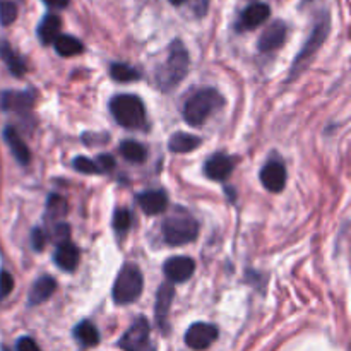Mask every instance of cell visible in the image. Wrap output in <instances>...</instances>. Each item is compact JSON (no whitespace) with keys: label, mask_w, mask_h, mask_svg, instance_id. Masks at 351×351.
I'll return each instance as SVG.
<instances>
[{"label":"cell","mask_w":351,"mask_h":351,"mask_svg":"<svg viewBox=\"0 0 351 351\" xmlns=\"http://www.w3.org/2000/svg\"><path fill=\"white\" fill-rule=\"evenodd\" d=\"M223 105H225V99L216 89L204 88L185 101L182 115L189 125L201 127L211 117V113L221 108Z\"/></svg>","instance_id":"obj_1"},{"label":"cell","mask_w":351,"mask_h":351,"mask_svg":"<svg viewBox=\"0 0 351 351\" xmlns=\"http://www.w3.org/2000/svg\"><path fill=\"white\" fill-rule=\"evenodd\" d=\"M189 71V53L182 41H173L170 45V51H168V58L163 64V67L158 71L156 81L161 91L168 93L173 88H177L184 77L187 75Z\"/></svg>","instance_id":"obj_2"},{"label":"cell","mask_w":351,"mask_h":351,"mask_svg":"<svg viewBox=\"0 0 351 351\" xmlns=\"http://www.w3.org/2000/svg\"><path fill=\"white\" fill-rule=\"evenodd\" d=\"M110 112L115 122L125 129H143L146 125V108L136 95H117L110 101Z\"/></svg>","instance_id":"obj_3"},{"label":"cell","mask_w":351,"mask_h":351,"mask_svg":"<svg viewBox=\"0 0 351 351\" xmlns=\"http://www.w3.org/2000/svg\"><path fill=\"white\" fill-rule=\"evenodd\" d=\"M161 232H163V239L168 245L180 247L197 239L199 223L189 213H182L178 209V213L165 219Z\"/></svg>","instance_id":"obj_4"},{"label":"cell","mask_w":351,"mask_h":351,"mask_svg":"<svg viewBox=\"0 0 351 351\" xmlns=\"http://www.w3.org/2000/svg\"><path fill=\"white\" fill-rule=\"evenodd\" d=\"M144 280L143 273L137 266H125L117 276L113 285V300L119 305H127L136 302L143 293Z\"/></svg>","instance_id":"obj_5"},{"label":"cell","mask_w":351,"mask_h":351,"mask_svg":"<svg viewBox=\"0 0 351 351\" xmlns=\"http://www.w3.org/2000/svg\"><path fill=\"white\" fill-rule=\"evenodd\" d=\"M329 27H331L329 16L328 14H322V16L319 17L317 24L314 26V31H312L311 38H308L307 43L304 45V48H302V51L298 53V57L295 58L293 67H291L290 79H293L295 75H298L305 67H307L308 62L312 60V57L317 53V50L322 47V43L326 41V38H328Z\"/></svg>","instance_id":"obj_6"},{"label":"cell","mask_w":351,"mask_h":351,"mask_svg":"<svg viewBox=\"0 0 351 351\" xmlns=\"http://www.w3.org/2000/svg\"><path fill=\"white\" fill-rule=\"evenodd\" d=\"M119 346L123 351H156L149 336V322L144 317H137L122 336Z\"/></svg>","instance_id":"obj_7"},{"label":"cell","mask_w":351,"mask_h":351,"mask_svg":"<svg viewBox=\"0 0 351 351\" xmlns=\"http://www.w3.org/2000/svg\"><path fill=\"white\" fill-rule=\"evenodd\" d=\"M218 339V328L208 322H195L185 332V345L195 351L208 350Z\"/></svg>","instance_id":"obj_8"},{"label":"cell","mask_w":351,"mask_h":351,"mask_svg":"<svg viewBox=\"0 0 351 351\" xmlns=\"http://www.w3.org/2000/svg\"><path fill=\"white\" fill-rule=\"evenodd\" d=\"M165 276L170 280V283H184V281L191 280L192 274L195 271V263L191 257L177 256L170 257L167 263L163 264Z\"/></svg>","instance_id":"obj_9"},{"label":"cell","mask_w":351,"mask_h":351,"mask_svg":"<svg viewBox=\"0 0 351 351\" xmlns=\"http://www.w3.org/2000/svg\"><path fill=\"white\" fill-rule=\"evenodd\" d=\"M261 184L269 192H281L287 185V168L280 161H269L261 170Z\"/></svg>","instance_id":"obj_10"},{"label":"cell","mask_w":351,"mask_h":351,"mask_svg":"<svg viewBox=\"0 0 351 351\" xmlns=\"http://www.w3.org/2000/svg\"><path fill=\"white\" fill-rule=\"evenodd\" d=\"M233 168H235V160L226 154L218 153L215 156L209 158L204 165V173L206 177L211 178V180L223 182L232 175Z\"/></svg>","instance_id":"obj_11"},{"label":"cell","mask_w":351,"mask_h":351,"mask_svg":"<svg viewBox=\"0 0 351 351\" xmlns=\"http://www.w3.org/2000/svg\"><path fill=\"white\" fill-rule=\"evenodd\" d=\"M34 93L31 91H5L0 98V106L5 112L23 113L33 108Z\"/></svg>","instance_id":"obj_12"},{"label":"cell","mask_w":351,"mask_h":351,"mask_svg":"<svg viewBox=\"0 0 351 351\" xmlns=\"http://www.w3.org/2000/svg\"><path fill=\"white\" fill-rule=\"evenodd\" d=\"M287 40V24L283 21H274L269 27H266L263 34L259 38V50L261 51H273L278 50L281 45Z\"/></svg>","instance_id":"obj_13"},{"label":"cell","mask_w":351,"mask_h":351,"mask_svg":"<svg viewBox=\"0 0 351 351\" xmlns=\"http://www.w3.org/2000/svg\"><path fill=\"white\" fill-rule=\"evenodd\" d=\"M175 288L171 283H163L156 293V305H154V314H156V322L165 332H167V317L170 312L171 304H173Z\"/></svg>","instance_id":"obj_14"},{"label":"cell","mask_w":351,"mask_h":351,"mask_svg":"<svg viewBox=\"0 0 351 351\" xmlns=\"http://www.w3.org/2000/svg\"><path fill=\"white\" fill-rule=\"evenodd\" d=\"M137 204L146 215L154 216L163 213L168 208V195L163 191H146L137 195Z\"/></svg>","instance_id":"obj_15"},{"label":"cell","mask_w":351,"mask_h":351,"mask_svg":"<svg viewBox=\"0 0 351 351\" xmlns=\"http://www.w3.org/2000/svg\"><path fill=\"white\" fill-rule=\"evenodd\" d=\"M271 16V9L266 3H252V5L247 7L245 10L240 16L239 26L242 29H256L257 26H261L263 23H266Z\"/></svg>","instance_id":"obj_16"},{"label":"cell","mask_w":351,"mask_h":351,"mask_svg":"<svg viewBox=\"0 0 351 351\" xmlns=\"http://www.w3.org/2000/svg\"><path fill=\"white\" fill-rule=\"evenodd\" d=\"M53 261L60 269L67 271V273H72V271L77 267V263H79L77 247L72 245L71 242L60 243V245H57V250H55Z\"/></svg>","instance_id":"obj_17"},{"label":"cell","mask_w":351,"mask_h":351,"mask_svg":"<svg viewBox=\"0 0 351 351\" xmlns=\"http://www.w3.org/2000/svg\"><path fill=\"white\" fill-rule=\"evenodd\" d=\"M3 139H5L7 146L12 151L14 158L19 161L21 165H27L31 161V153L27 149V146L24 144V141L21 139V136L17 134V130L14 127H5L3 129Z\"/></svg>","instance_id":"obj_18"},{"label":"cell","mask_w":351,"mask_h":351,"mask_svg":"<svg viewBox=\"0 0 351 351\" xmlns=\"http://www.w3.org/2000/svg\"><path fill=\"white\" fill-rule=\"evenodd\" d=\"M57 290V281L51 276H41L34 281L29 290V305H38L47 302Z\"/></svg>","instance_id":"obj_19"},{"label":"cell","mask_w":351,"mask_h":351,"mask_svg":"<svg viewBox=\"0 0 351 351\" xmlns=\"http://www.w3.org/2000/svg\"><path fill=\"white\" fill-rule=\"evenodd\" d=\"M60 27L62 21L60 17L55 16V14H48V16L43 17V21L38 26V38L43 45H50L60 36Z\"/></svg>","instance_id":"obj_20"},{"label":"cell","mask_w":351,"mask_h":351,"mask_svg":"<svg viewBox=\"0 0 351 351\" xmlns=\"http://www.w3.org/2000/svg\"><path fill=\"white\" fill-rule=\"evenodd\" d=\"M0 57H2V60L5 62L7 69H9L12 75L21 77V75L26 74V64H24L23 58H21L19 55L10 48L9 43L0 45Z\"/></svg>","instance_id":"obj_21"},{"label":"cell","mask_w":351,"mask_h":351,"mask_svg":"<svg viewBox=\"0 0 351 351\" xmlns=\"http://www.w3.org/2000/svg\"><path fill=\"white\" fill-rule=\"evenodd\" d=\"M199 144H201V139L197 136H192V134L185 132L173 134L171 139L168 141V147H170L171 153H191Z\"/></svg>","instance_id":"obj_22"},{"label":"cell","mask_w":351,"mask_h":351,"mask_svg":"<svg viewBox=\"0 0 351 351\" xmlns=\"http://www.w3.org/2000/svg\"><path fill=\"white\" fill-rule=\"evenodd\" d=\"M74 336L82 346L89 348V346H96L99 343V332L89 321L79 322L74 328Z\"/></svg>","instance_id":"obj_23"},{"label":"cell","mask_w":351,"mask_h":351,"mask_svg":"<svg viewBox=\"0 0 351 351\" xmlns=\"http://www.w3.org/2000/svg\"><path fill=\"white\" fill-rule=\"evenodd\" d=\"M55 51L62 57H74V55H79L84 47H82L81 41L74 36H69V34H60L57 40L53 41Z\"/></svg>","instance_id":"obj_24"},{"label":"cell","mask_w":351,"mask_h":351,"mask_svg":"<svg viewBox=\"0 0 351 351\" xmlns=\"http://www.w3.org/2000/svg\"><path fill=\"white\" fill-rule=\"evenodd\" d=\"M120 154L132 163H143L146 160V149L143 144L136 143V141H123L120 144Z\"/></svg>","instance_id":"obj_25"},{"label":"cell","mask_w":351,"mask_h":351,"mask_svg":"<svg viewBox=\"0 0 351 351\" xmlns=\"http://www.w3.org/2000/svg\"><path fill=\"white\" fill-rule=\"evenodd\" d=\"M110 75L119 82L137 81V79L141 77L139 72L127 64H113L112 69H110Z\"/></svg>","instance_id":"obj_26"},{"label":"cell","mask_w":351,"mask_h":351,"mask_svg":"<svg viewBox=\"0 0 351 351\" xmlns=\"http://www.w3.org/2000/svg\"><path fill=\"white\" fill-rule=\"evenodd\" d=\"M47 208L50 216H53V218H62V216H65V213H67V202H65L60 195L51 194L50 197H48Z\"/></svg>","instance_id":"obj_27"},{"label":"cell","mask_w":351,"mask_h":351,"mask_svg":"<svg viewBox=\"0 0 351 351\" xmlns=\"http://www.w3.org/2000/svg\"><path fill=\"white\" fill-rule=\"evenodd\" d=\"M130 223H132V216L127 209H117L115 215H113V228L119 233H125L130 228Z\"/></svg>","instance_id":"obj_28"},{"label":"cell","mask_w":351,"mask_h":351,"mask_svg":"<svg viewBox=\"0 0 351 351\" xmlns=\"http://www.w3.org/2000/svg\"><path fill=\"white\" fill-rule=\"evenodd\" d=\"M17 19V5L14 2H2L0 3V23L3 26H9Z\"/></svg>","instance_id":"obj_29"},{"label":"cell","mask_w":351,"mask_h":351,"mask_svg":"<svg viewBox=\"0 0 351 351\" xmlns=\"http://www.w3.org/2000/svg\"><path fill=\"white\" fill-rule=\"evenodd\" d=\"M74 168L77 171H81V173H86V175H91V173H99L98 167H96L95 160H89V158L86 156H79L74 160Z\"/></svg>","instance_id":"obj_30"},{"label":"cell","mask_w":351,"mask_h":351,"mask_svg":"<svg viewBox=\"0 0 351 351\" xmlns=\"http://www.w3.org/2000/svg\"><path fill=\"white\" fill-rule=\"evenodd\" d=\"M47 242L48 237L41 228H34L33 232H31V245H33V249L36 250V252H41V250L45 249V245H47Z\"/></svg>","instance_id":"obj_31"},{"label":"cell","mask_w":351,"mask_h":351,"mask_svg":"<svg viewBox=\"0 0 351 351\" xmlns=\"http://www.w3.org/2000/svg\"><path fill=\"white\" fill-rule=\"evenodd\" d=\"M14 290V278L7 271H0V300Z\"/></svg>","instance_id":"obj_32"},{"label":"cell","mask_w":351,"mask_h":351,"mask_svg":"<svg viewBox=\"0 0 351 351\" xmlns=\"http://www.w3.org/2000/svg\"><path fill=\"white\" fill-rule=\"evenodd\" d=\"M95 163L98 167L99 173H105V171H112L115 168V158L112 154H99Z\"/></svg>","instance_id":"obj_33"},{"label":"cell","mask_w":351,"mask_h":351,"mask_svg":"<svg viewBox=\"0 0 351 351\" xmlns=\"http://www.w3.org/2000/svg\"><path fill=\"white\" fill-rule=\"evenodd\" d=\"M69 237H71V226L65 225V223H60V225L55 226L53 240L57 242V245L69 242Z\"/></svg>","instance_id":"obj_34"},{"label":"cell","mask_w":351,"mask_h":351,"mask_svg":"<svg viewBox=\"0 0 351 351\" xmlns=\"http://www.w3.org/2000/svg\"><path fill=\"white\" fill-rule=\"evenodd\" d=\"M16 350L17 351H41L40 346L36 345V341L31 338H27V336L26 338H21L19 341H17Z\"/></svg>","instance_id":"obj_35"},{"label":"cell","mask_w":351,"mask_h":351,"mask_svg":"<svg viewBox=\"0 0 351 351\" xmlns=\"http://www.w3.org/2000/svg\"><path fill=\"white\" fill-rule=\"evenodd\" d=\"M208 5H209V0H194V10L197 16H204L206 10H208Z\"/></svg>","instance_id":"obj_36"},{"label":"cell","mask_w":351,"mask_h":351,"mask_svg":"<svg viewBox=\"0 0 351 351\" xmlns=\"http://www.w3.org/2000/svg\"><path fill=\"white\" fill-rule=\"evenodd\" d=\"M47 5L53 7V9H64L69 5V0H43Z\"/></svg>","instance_id":"obj_37"},{"label":"cell","mask_w":351,"mask_h":351,"mask_svg":"<svg viewBox=\"0 0 351 351\" xmlns=\"http://www.w3.org/2000/svg\"><path fill=\"white\" fill-rule=\"evenodd\" d=\"M171 3H173V5H184L185 2H187V0H170Z\"/></svg>","instance_id":"obj_38"}]
</instances>
